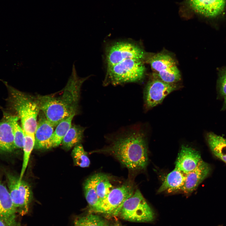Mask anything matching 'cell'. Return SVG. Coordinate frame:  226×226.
Segmentation results:
<instances>
[{"instance_id": "f546056e", "label": "cell", "mask_w": 226, "mask_h": 226, "mask_svg": "<svg viewBox=\"0 0 226 226\" xmlns=\"http://www.w3.org/2000/svg\"><path fill=\"white\" fill-rule=\"evenodd\" d=\"M0 226H6L4 222L0 219Z\"/></svg>"}, {"instance_id": "44dd1931", "label": "cell", "mask_w": 226, "mask_h": 226, "mask_svg": "<svg viewBox=\"0 0 226 226\" xmlns=\"http://www.w3.org/2000/svg\"><path fill=\"white\" fill-rule=\"evenodd\" d=\"M35 138L34 134L26 133L24 132V137L23 148L24 156L22 167L19 179H22L27 168L31 153L34 148Z\"/></svg>"}, {"instance_id": "7a4b0ae2", "label": "cell", "mask_w": 226, "mask_h": 226, "mask_svg": "<svg viewBox=\"0 0 226 226\" xmlns=\"http://www.w3.org/2000/svg\"><path fill=\"white\" fill-rule=\"evenodd\" d=\"M63 93L58 97L46 95L36 97L40 110L55 127L64 119L75 115L78 110L79 96L67 87Z\"/></svg>"}, {"instance_id": "30bf717a", "label": "cell", "mask_w": 226, "mask_h": 226, "mask_svg": "<svg viewBox=\"0 0 226 226\" xmlns=\"http://www.w3.org/2000/svg\"><path fill=\"white\" fill-rule=\"evenodd\" d=\"M134 192L133 186L129 183L113 188L107 196L100 202L93 212L117 215L123 203Z\"/></svg>"}, {"instance_id": "e0dca14e", "label": "cell", "mask_w": 226, "mask_h": 226, "mask_svg": "<svg viewBox=\"0 0 226 226\" xmlns=\"http://www.w3.org/2000/svg\"><path fill=\"white\" fill-rule=\"evenodd\" d=\"M100 173L94 174L89 177L85 181L84 190L86 199L92 211L94 210L100 202L96 189V183Z\"/></svg>"}, {"instance_id": "ac0fdd59", "label": "cell", "mask_w": 226, "mask_h": 226, "mask_svg": "<svg viewBox=\"0 0 226 226\" xmlns=\"http://www.w3.org/2000/svg\"><path fill=\"white\" fill-rule=\"evenodd\" d=\"M206 139L213 154L226 163V138L210 132L207 134Z\"/></svg>"}, {"instance_id": "7c38bea8", "label": "cell", "mask_w": 226, "mask_h": 226, "mask_svg": "<svg viewBox=\"0 0 226 226\" xmlns=\"http://www.w3.org/2000/svg\"><path fill=\"white\" fill-rule=\"evenodd\" d=\"M54 127L40 110L34 133V148L36 149H48L52 148L51 140Z\"/></svg>"}, {"instance_id": "3957f363", "label": "cell", "mask_w": 226, "mask_h": 226, "mask_svg": "<svg viewBox=\"0 0 226 226\" xmlns=\"http://www.w3.org/2000/svg\"><path fill=\"white\" fill-rule=\"evenodd\" d=\"M9 89L12 105L20 119L24 132L34 134L40 111L36 98L12 87Z\"/></svg>"}, {"instance_id": "cb8c5ba5", "label": "cell", "mask_w": 226, "mask_h": 226, "mask_svg": "<svg viewBox=\"0 0 226 226\" xmlns=\"http://www.w3.org/2000/svg\"><path fill=\"white\" fill-rule=\"evenodd\" d=\"M74 164L82 168L88 167L90 161L82 145L80 143L75 146L72 153Z\"/></svg>"}, {"instance_id": "4316f807", "label": "cell", "mask_w": 226, "mask_h": 226, "mask_svg": "<svg viewBox=\"0 0 226 226\" xmlns=\"http://www.w3.org/2000/svg\"><path fill=\"white\" fill-rule=\"evenodd\" d=\"M101 226H108L107 224L103 220Z\"/></svg>"}, {"instance_id": "ba28073f", "label": "cell", "mask_w": 226, "mask_h": 226, "mask_svg": "<svg viewBox=\"0 0 226 226\" xmlns=\"http://www.w3.org/2000/svg\"><path fill=\"white\" fill-rule=\"evenodd\" d=\"M226 0H183L180 13L185 16L193 14L208 18L216 17L224 9Z\"/></svg>"}, {"instance_id": "d4e9b609", "label": "cell", "mask_w": 226, "mask_h": 226, "mask_svg": "<svg viewBox=\"0 0 226 226\" xmlns=\"http://www.w3.org/2000/svg\"><path fill=\"white\" fill-rule=\"evenodd\" d=\"M103 219L98 216L90 214L76 218L74 226H101Z\"/></svg>"}, {"instance_id": "52a82bcc", "label": "cell", "mask_w": 226, "mask_h": 226, "mask_svg": "<svg viewBox=\"0 0 226 226\" xmlns=\"http://www.w3.org/2000/svg\"><path fill=\"white\" fill-rule=\"evenodd\" d=\"M154 75L162 81L170 84H176L181 78V74L173 58L168 54L160 53L147 60Z\"/></svg>"}, {"instance_id": "8fae6325", "label": "cell", "mask_w": 226, "mask_h": 226, "mask_svg": "<svg viewBox=\"0 0 226 226\" xmlns=\"http://www.w3.org/2000/svg\"><path fill=\"white\" fill-rule=\"evenodd\" d=\"M177 88L176 84L165 83L154 75L148 82L144 90L146 108L148 109L160 104L168 94Z\"/></svg>"}, {"instance_id": "4fadbf2b", "label": "cell", "mask_w": 226, "mask_h": 226, "mask_svg": "<svg viewBox=\"0 0 226 226\" xmlns=\"http://www.w3.org/2000/svg\"><path fill=\"white\" fill-rule=\"evenodd\" d=\"M202 160L199 151L188 145H183L178 154L175 167L186 174L194 170Z\"/></svg>"}, {"instance_id": "7402d4cb", "label": "cell", "mask_w": 226, "mask_h": 226, "mask_svg": "<svg viewBox=\"0 0 226 226\" xmlns=\"http://www.w3.org/2000/svg\"><path fill=\"white\" fill-rule=\"evenodd\" d=\"M6 118L10 123L14 136L15 149L23 148L24 137V132L19 125L18 121L19 117L17 116L6 115Z\"/></svg>"}, {"instance_id": "83f0119b", "label": "cell", "mask_w": 226, "mask_h": 226, "mask_svg": "<svg viewBox=\"0 0 226 226\" xmlns=\"http://www.w3.org/2000/svg\"><path fill=\"white\" fill-rule=\"evenodd\" d=\"M223 109L226 108V97H224V101Z\"/></svg>"}, {"instance_id": "5b68a950", "label": "cell", "mask_w": 226, "mask_h": 226, "mask_svg": "<svg viewBox=\"0 0 226 226\" xmlns=\"http://www.w3.org/2000/svg\"><path fill=\"white\" fill-rule=\"evenodd\" d=\"M118 214L124 220L135 222H151L154 218L153 212L138 189L124 202Z\"/></svg>"}, {"instance_id": "9a60e30c", "label": "cell", "mask_w": 226, "mask_h": 226, "mask_svg": "<svg viewBox=\"0 0 226 226\" xmlns=\"http://www.w3.org/2000/svg\"><path fill=\"white\" fill-rule=\"evenodd\" d=\"M186 174L175 167L166 177L162 185L158 190L160 193L166 191L171 193L180 191L185 180Z\"/></svg>"}, {"instance_id": "6da1fadb", "label": "cell", "mask_w": 226, "mask_h": 226, "mask_svg": "<svg viewBox=\"0 0 226 226\" xmlns=\"http://www.w3.org/2000/svg\"><path fill=\"white\" fill-rule=\"evenodd\" d=\"M109 144L95 152L107 153L128 169L143 170L148 161L145 133L138 125L123 129L110 136Z\"/></svg>"}, {"instance_id": "9c48e42d", "label": "cell", "mask_w": 226, "mask_h": 226, "mask_svg": "<svg viewBox=\"0 0 226 226\" xmlns=\"http://www.w3.org/2000/svg\"><path fill=\"white\" fill-rule=\"evenodd\" d=\"M8 191L17 213L23 215L26 214L32 197L28 184L19 177L11 173L6 175Z\"/></svg>"}, {"instance_id": "277c9868", "label": "cell", "mask_w": 226, "mask_h": 226, "mask_svg": "<svg viewBox=\"0 0 226 226\" xmlns=\"http://www.w3.org/2000/svg\"><path fill=\"white\" fill-rule=\"evenodd\" d=\"M144 62L140 59H128L107 67L103 85L140 82L146 71Z\"/></svg>"}, {"instance_id": "603a6c76", "label": "cell", "mask_w": 226, "mask_h": 226, "mask_svg": "<svg viewBox=\"0 0 226 226\" xmlns=\"http://www.w3.org/2000/svg\"><path fill=\"white\" fill-rule=\"evenodd\" d=\"M113 188L108 176L105 174L100 173L96 183V189L100 202L107 196Z\"/></svg>"}, {"instance_id": "d6986e66", "label": "cell", "mask_w": 226, "mask_h": 226, "mask_svg": "<svg viewBox=\"0 0 226 226\" xmlns=\"http://www.w3.org/2000/svg\"><path fill=\"white\" fill-rule=\"evenodd\" d=\"M85 129L80 126L72 125L62 140L63 147L69 149L80 144L83 140Z\"/></svg>"}, {"instance_id": "484cf974", "label": "cell", "mask_w": 226, "mask_h": 226, "mask_svg": "<svg viewBox=\"0 0 226 226\" xmlns=\"http://www.w3.org/2000/svg\"><path fill=\"white\" fill-rule=\"evenodd\" d=\"M218 81L220 93L224 97H226V68L221 71Z\"/></svg>"}, {"instance_id": "5bb4252c", "label": "cell", "mask_w": 226, "mask_h": 226, "mask_svg": "<svg viewBox=\"0 0 226 226\" xmlns=\"http://www.w3.org/2000/svg\"><path fill=\"white\" fill-rule=\"evenodd\" d=\"M210 170L209 165L202 160L194 170L186 174L184 183L180 191L186 194L192 193L208 176Z\"/></svg>"}, {"instance_id": "f1b7e54d", "label": "cell", "mask_w": 226, "mask_h": 226, "mask_svg": "<svg viewBox=\"0 0 226 226\" xmlns=\"http://www.w3.org/2000/svg\"><path fill=\"white\" fill-rule=\"evenodd\" d=\"M112 226H123L121 224L119 223H116Z\"/></svg>"}, {"instance_id": "ffe728a7", "label": "cell", "mask_w": 226, "mask_h": 226, "mask_svg": "<svg viewBox=\"0 0 226 226\" xmlns=\"http://www.w3.org/2000/svg\"><path fill=\"white\" fill-rule=\"evenodd\" d=\"M75 115H73L61 121L56 126L52 135L51 148L58 146L61 143L64 136L72 125V122Z\"/></svg>"}, {"instance_id": "2e32d148", "label": "cell", "mask_w": 226, "mask_h": 226, "mask_svg": "<svg viewBox=\"0 0 226 226\" xmlns=\"http://www.w3.org/2000/svg\"><path fill=\"white\" fill-rule=\"evenodd\" d=\"M15 149L12 127L5 118L0 121V152L10 153Z\"/></svg>"}, {"instance_id": "8992f818", "label": "cell", "mask_w": 226, "mask_h": 226, "mask_svg": "<svg viewBox=\"0 0 226 226\" xmlns=\"http://www.w3.org/2000/svg\"><path fill=\"white\" fill-rule=\"evenodd\" d=\"M147 54L143 49L134 43L120 41L109 46L105 51L107 68L128 59L144 61Z\"/></svg>"}]
</instances>
